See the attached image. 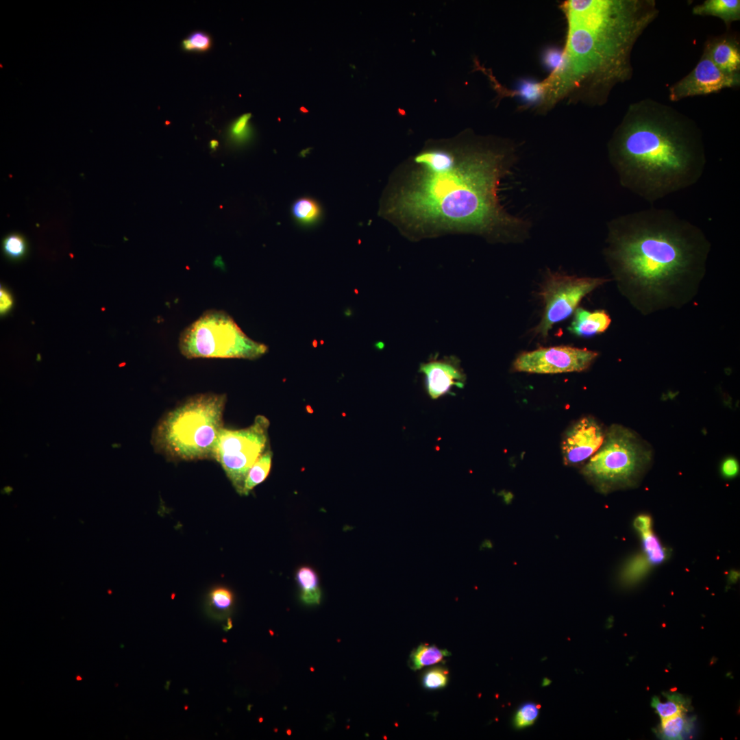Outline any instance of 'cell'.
Masks as SVG:
<instances>
[{"mask_svg":"<svg viewBox=\"0 0 740 740\" xmlns=\"http://www.w3.org/2000/svg\"><path fill=\"white\" fill-rule=\"evenodd\" d=\"M513 158L504 141L468 130L428 140L390 175L378 215L412 239L452 233L515 238L527 222L500 199Z\"/></svg>","mask_w":740,"mask_h":740,"instance_id":"6da1fadb","label":"cell"},{"mask_svg":"<svg viewBox=\"0 0 740 740\" xmlns=\"http://www.w3.org/2000/svg\"><path fill=\"white\" fill-rule=\"evenodd\" d=\"M604 255L622 295L643 315L678 309L697 295L711 243L671 210L650 208L608 225Z\"/></svg>","mask_w":740,"mask_h":740,"instance_id":"7a4b0ae2","label":"cell"},{"mask_svg":"<svg viewBox=\"0 0 740 740\" xmlns=\"http://www.w3.org/2000/svg\"><path fill=\"white\" fill-rule=\"evenodd\" d=\"M560 8L567 23L563 62L543 79L539 113L561 101L605 103L631 78L634 45L658 13L653 0H567Z\"/></svg>","mask_w":740,"mask_h":740,"instance_id":"3957f363","label":"cell"},{"mask_svg":"<svg viewBox=\"0 0 740 740\" xmlns=\"http://www.w3.org/2000/svg\"><path fill=\"white\" fill-rule=\"evenodd\" d=\"M608 153L621 185L650 203L694 185L706 163L694 121L649 99L628 107Z\"/></svg>","mask_w":740,"mask_h":740,"instance_id":"277c9868","label":"cell"},{"mask_svg":"<svg viewBox=\"0 0 740 740\" xmlns=\"http://www.w3.org/2000/svg\"><path fill=\"white\" fill-rule=\"evenodd\" d=\"M226 395L204 393L191 397L168 412L153 433L156 449L167 458L182 460L214 459L223 428Z\"/></svg>","mask_w":740,"mask_h":740,"instance_id":"5b68a950","label":"cell"},{"mask_svg":"<svg viewBox=\"0 0 740 740\" xmlns=\"http://www.w3.org/2000/svg\"><path fill=\"white\" fill-rule=\"evenodd\" d=\"M651 450L631 430L613 425L599 449L583 468V474L604 493L633 487L648 467Z\"/></svg>","mask_w":740,"mask_h":740,"instance_id":"8992f818","label":"cell"},{"mask_svg":"<svg viewBox=\"0 0 740 740\" xmlns=\"http://www.w3.org/2000/svg\"><path fill=\"white\" fill-rule=\"evenodd\" d=\"M179 349L188 358L254 360L267 346L249 338L233 318L219 310H209L187 326L179 337Z\"/></svg>","mask_w":740,"mask_h":740,"instance_id":"52a82bcc","label":"cell"},{"mask_svg":"<svg viewBox=\"0 0 740 740\" xmlns=\"http://www.w3.org/2000/svg\"><path fill=\"white\" fill-rule=\"evenodd\" d=\"M269 420L259 415L246 428L232 430L223 427L220 432L214 459L220 463L241 495L250 468L269 448Z\"/></svg>","mask_w":740,"mask_h":740,"instance_id":"ba28073f","label":"cell"},{"mask_svg":"<svg viewBox=\"0 0 740 740\" xmlns=\"http://www.w3.org/2000/svg\"><path fill=\"white\" fill-rule=\"evenodd\" d=\"M608 281L603 278L550 273L539 292L544 310L534 334L545 338L554 324L568 318L577 309L584 297Z\"/></svg>","mask_w":740,"mask_h":740,"instance_id":"9c48e42d","label":"cell"},{"mask_svg":"<svg viewBox=\"0 0 740 740\" xmlns=\"http://www.w3.org/2000/svg\"><path fill=\"white\" fill-rule=\"evenodd\" d=\"M597 356L595 351L568 345L541 347L521 354L513 368L533 373L580 372L587 369Z\"/></svg>","mask_w":740,"mask_h":740,"instance_id":"30bf717a","label":"cell"},{"mask_svg":"<svg viewBox=\"0 0 740 740\" xmlns=\"http://www.w3.org/2000/svg\"><path fill=\"white\" fill-rule=\"evenodd\" d=\"M739 85L740 73L730 74L721 71L704 48L695 68L669 87V98L672 101H678L686 97L715 93Z\"/></svg>","mask_w":740,"mask_h":740,"instance_id":"8fae6325","label":"cell"},{"mask_svg":"<svg viewBox=\"0 0 740 740\" xmlns=\"http://www.w3.org/2000/svg\"><path fill=\"white\" fill-rule=\"evenodd\" d=\"M605 434L593 417H586L576 422L566 433L562 442V454L566 465L580 463L591 457L602 445Z\"/></svg>","mask_w":740,"mask_h":740,"instance_id":"7c38bea8","label":"cell"},{"mask_svg":"<svg viewBox=\"0 0 740 740\" xmlns=\"http://www.w3.org/2000/svg\"><path fill=\"white\" fill-rule=\"evenodd\" d=\"M419 371L425 376L428 394L433 399L449 393L454 387L463 388L465 383V374L454 356L435 357L422 363Z\"/></svg>","mask_w":740,"mask_h":740,"instance_id":"4fadbf2b","label":"cell"},{"mask_svg":"<svg viewBox=\"0 0 740 740\" xmlns=\"http://www.w3.org/2000/svg\"><path fill=\"white\" fill-rule=\"evenodd\" d=\"M704 48L721 71L730 74L739 73L740 47L737 40L729 36L719 37L707 42Z\"/></svg>","mask_w":740,"mask_h":740,"instance_id":"5bb4252c","label":"cell"},{"mask_svg":"<svg viewBox=\"0 0 740 740\" xmlns=\"http://www.w3.org/2000/svg\"><path fill=\"white\" fill-rule=\"evenodd\" d=\"M610 323L611 319L604 310L589 311L578 308L575 310L569 330L576 336L590 338L604 332Z\"/></svg>","mask_w":740,"mask_h":740,"instance_id":"9a60e30c","label":"cell"},{"mask_svg":"<svg viewBox=\"0 0 740 740\" xmlns=\"http://www.w3.org/2000/svg\"><path fill=\"white\" fill-rule=\"evenodd\" d=\"M291 214L297 225L310 228L321 223L323 210L318 201L309 196H303L293 202Z\"/></svg>","mask_w":740,"mask_h":740,"instance_id":"2e32d148","label":"cell"},{"mask_svg":"<svg viewBox=\"0 0 740 740\" xmlns=\"http://www.w3.org/2000/svg\"><path fill=\"white\" fill-rule=\"evenodd\" d=\"M694 15L713 16L722 19L726 25L740 19L739 0H706L694 6Z\"/></svg>","mask_w":740,"mask_h":740,"instance_id":"e0dca14e","label":"cell"},{"mask_svg":"<svg viewBox=\"0 0 740 740\" xmlns=\"http://www.w3.org/2000/svg\"><path fill=\"white\" fill-rule=\"evenodd\" d=\"M661 724L655 730L658 737L664 740H682L693 729L695 716H688L687 713L661 719Z\"/></svg>","mask_w":740,"mask_h":740,"instance_id":"ac0fdd59","label":"cell"},{"mask_svg":"<svg viewBox=\"0 0 740 740\" xmlns=\"http://www.w3.org/2000/svg\"><path fill=\"white\" fill-rule=\"evenodd\" d=\"M663 695L667 698L666 702L660 701L657 696L652 697L651 706L661 719L668 718L674 715L688 713L693 709L691 700L681 693L676 692H663Z\"/></svg>","mask_w":740,"mask_h":740,"instance_id":"d6986e66","label":"cell"},{"mask_svg":"<svg viewBox=\"0 0 740 740\" xmlns=\"http://www.w3.org/2000/svg\"><path fill=\"white\" fill-rule=\"evenodd\" d=\"M544 84L543 80L523 79L517 84V88L511 91L506 90L505 95L517 97L523 101L525 108L533 107L536 110L541 105L544 97Z\"/></svg>","mask_w":740,"mask_h":740,"instance_id":"ffe728a7","label":"cell"},{"mask_svg":"<svg viewBox=\"0 0 740 740\" xmlns=\"http://www.w3.org/2000/svg\"><path fill=\"white\" fill-rule=\"evenodd\" d=\"M449 655L450 652L446 649L421 643L411 652L408 666L414 671L418 670L443 662Z\"/></svg>","mask_w":740,"mask_h":740,"instance_id":"44dd1931","label":"cell"},{"mask_svg":"<svg viewBox=\"0 0 740 740\" xmlns=\"http://www.w3.org/2000/svg\"><path fill=\"white\" fill-rule=\"evenodd\" d=\"M296 580L301 589V600L306 604H318L321 598L319 578L310 567H301L296 573Z\"/></svg>","mask_w":740,"mask_h":740,"instance_id":"7402d4cb","label":"cell"},{"mask_svg":"<svg viewBox=\"0 0 740 740\" xmlns=\"http://www.w3.org/2000/svg\"><path fill=\"white\" fill-rule=\"evenodd\" d=\"M273 454L268 448L250 468L245 480L243 495H247L262 482L269 473Z\"/></svg>","mask_w":740,"mask_h":740,"instance_id":"603a6c76","label":"cell"},{"mask_svg":"<svg viewBox=\"0 0 740 740\" xmlns=\"http://www.w3.org/2000/svg\"><path fill=\"white\" fill-rule=\"evenodd\" d=\"M208 605L212 617L223 619L227 616L231 610L233 595L227 589H215L209 594Z\"/></svg>","mask_w":740,"mask_h":740,"instance_id":"cb8c5ba5","label":"cell"},{"mask_svg":"<svg viewBox=\"0 0 740 740\" xmlns=\"http://www.w3.org/2000/svg\"><path fill=\"white\" fill-rule=\"evenodd\" d=\"M644 555L651 565H658L667 560L668 553L652 530L641 536Z\"/></svg>","mask_w":740,"mask_h":740,"instance_id":"d4e9b609","label":"cell"},{"mask_svg":"<svg viewBox=\"0 0 740 740\" xmlns=\"http://www.w3.org/2000/svg\"><path fill=\"white\" fill-rule=\"evenodd\" d=\"M251 114H243L236 119L231 125L229 130V136L233 143L236 145H244L251 138L252 130L249 121Z\"/></svg>","mask_w":740,"mask_h":740,"instance_id":"484cf974","label":"cell"},{"mask_svg":"<svg viewBox=\"0 0 740 740\" xmlns=\"http://www.w3.org/2000/svg\"><path fill=\"white\" fill-rule=\"evenodd\" d=\"M651 565L645 556H637L629 561L624 569L622 577L626 584H633L642 578Z\"/></svg>","mask_w":740,"mask_h":740,"instance_id":"4316f807","label":"cell"},{"mask_svg":"<svg viewBox=\"0 0 740 740\" xmlns=\"http://www.w3.org/2000/svg\"><path fill=\"white\" fill-rule=\"evenodd\" d=\"M449 682V671L443 667L436 666L428 669L422 677L423 687L429 690L444 688Z\"/></svg>","mask_w":740,"mask_h":740,"instance_id":"83f0119b","label":"cell"},{"mask_svg":"<svg viewBox=\"0 0 740 740\" xmlns=\"http://www.w3.org/2000/svg\"><path fill=\"white\" fill-rule=\"evenodd\" d=\"M539 714V706L533 702H526L521 704L516 711L513 717V724L517 728H523L530 726L536 720Z\"/></svg>","mask_w":740,"mask_h":740,"instance_id":"f1b7e54d","label":"cell"},{"mask_svg":"<svg viewBox=\"0 0 740 740\" xmlns=\"http://www.w3.org/2000/svg\"><path fill=\"white\" fill-rule=\"evenodd\" d=\"M212 45V39L206 32L195 31L182 40V47L186 51L204 52L208 51Z\"/></svg>","mask_w":740,"mask_h":740,"instance_id":"f546056e","label":"cell"},{"mask_svg":"<svg viewBox=\"0 0 740 740\" xmlns=\"http://www.w3.org/2000/svg\"><path fill=\"white\" fill-rule=\"evenodd\" d=\"M3 249L8 257L13 260H18L25 256L27 245L22 236L18 234H11L4 238Z\"/></svg>","mask_w":740,"mask_h":740,"instance_id":"4dcf8cb0","label":"cell"},{"mask_svg":"<svg viewBox=\"0 0 740 740\" xmlns=\"http://www.w3.org/2000/svg\"><path fill=\"white\" fill-rule=\"evenodd\" d=\"M563 58V49L549 47L543 52L542 60L544 66L550 71V73H552L560 67Z\"/></svg>","mask_w":740,"mask_h":740,"instance_id":"1f68e13d","label":"cell"},{"mask_svg":"<svg viewBox=\"0 0 740 740\" xmlns=\"http://www.w3.org/2000/svg\"><path fill=\"white\" fill-rule=\"evenodd\" d=\"M720 471L722 475L726 478H735L739 471L738 460L731 456L725 458L721 464Z\"/></svg>","mask_w":740,"mask_h":740,"instance_id":"d6a6232c","label":"cell"},{"mask_svg":"<svg viewBox=\"0 0 740 740\" xmlns=\"http://www.w3.org/2000/svg\"><path fill=\"white\" fill-rule=\"evenodd\" d=\"M652 525V518L646 514L638 515L633 522V526L640 536L651 531Z\"/></svg>","mask_w":740,"mask_h":740,"instance_id":"836d02e7","label":"cell"},{"mask_svg":"<svg viewBox=\"0 0 740 740\" xmlns=\"http://www.w3.org/2000/svg\"><path fill=\"white\" fill-rule=\"evenodd\" d=\"M11 297L4 290L1 291V312H5L12 306Z\"/></svg>","mask_w":740,"mask_h":740,"instance_id":"e575fe53","label":"cell"},{"mask_svg":"<svg viewBox=\"0 0 740 740\" xmlns=\"http://www.w3.org/2000/svg\"><path fill=\"white\" fill-rule=\"evenodd\" d=\"M210 147L212 149H215L218 147V142L215 140H212L210 143Z\"/></svg>","mask_w":740,"mask_h":740,"instance_id":"d590c367","label":"cell"},{"mask_svg":"<svg viewBox=\"0 0 740 740\" xmlns=\"http://www.w3.org/2000/svg\"><path fill=\"white\" fill-rule=\"evenodd\" d=\"M490 545H491V544H490L489 542H486L482 545V547H489Z\"/></svg>","mask_w":740,"mask_h":740,"instance_id":"8d00e7d4","label":"cell"},{"mask_svg":"<svg viewBox=\"0 0 740 740\" xmlns=\"http://www.w3.org/2000/svg\"><path fill=\"white\" fill-rule=\"evenodd\" d=\"M76 679H77V680H82V677H81L80 676H77V678H76Z\"/></svg>","mask_w":740,"mask_h":740,"instance_id":"74e56055","label":"cell"}]
</instances>
